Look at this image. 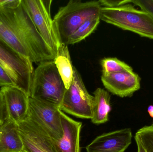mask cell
Segmentation results:
<instances>
[{
	"label": "cell",
	"instance_id": "obj_12",
	"mask_svg": "<svg viewBox=\"0 0 153 152\" xmlns=\"http://www.w3.org/2000/svg\"><path fill=\"white\" fill-rule=\"evenodd\" d=\"M101 80L109 92L120 97H131L141 87V78L134 71L102 75Z\"/></svg>",
	"mask_w": 153,
	"mask_h": 152
},
{
	"label": "cell",
	"instance_id": "obj_18",
	"mask_svg": "<svg viewBox=\"0 0 153 152\" xmlns=\"http://www.w3.org/2000/svg\"><path fill=\"white\" fill-rule=\"evenodd\" d=\"M102 75L124 71H133L132 67L116 58H104L102 60Z\"/></svg>",
	"mask_w": 153,
	"mask_h": 152
},
{
	"label": "cell",
	"instance_id": "obj_19",
	"mask_svg": "<svg viewBox=\"0 0 153 152\" xmlns=\"http://www.w3.org/2000/svg\"><path fill=\"white\" fill-rule=\"evenodd\" d=\"M135 137L140 141L147 152H153V125L146 126L139 129Z\"/></svg>",
	"mask_w": 153,
	"mask_h": 152
},
{
	"label": "cell",
	"instance_id": "obj_14",
	"mask_svg": "<svg viewBox=\"0 0 153 152\" xmlns=\"http://www.w3.org/2000/svg\"><path fill=\"white\" fill-rule=\"evenodd\" d=\"M18 125L7 119L0 125V152H22Z\"/></svg>",
	"mask_w": 153,
	"mask_h": 152
},
{
	"label": "cell",
	"instance_id": "obj_8",
	"mask_svg": "<svg viewBox=\"0 0 153 152\" xmlns=\"http://www.w3.org/2000/svg\"><path fill=\"white\" fill-rule=\"evenodd\" d=\"M59 107L29 97L28 117L53 140L62 138L63 129Z\"/></svg>",
	"mask_w": 153,
	"mask_h": 152
},
{
	"label": "cell",
	"instance_id": "obj_10",
	"mask_svg": "<svg viewBox=\"0 0 153 152\" xmlns=\"http://www.w3.org/2000/svg\"><path fill=\"white\" fill-rule=\"evenodd\" d=\"M4 101L7 119L18 124L28 117L29 96L16 86L0 88Z\"/></svg>",
	"mask_w": 153,
	"mask_h": 152
},
{
	"label": "cell",
	"instance_id": "obj_9",
	"mask_svg": "<svg viewBox=\"0 0 153 152\" xmlns=\"http://www.w3.org/2000/svg\"><path fill=\"white\" fill-rule=\"evenodd\" d=\"M26 152H58L50 137L28 117L17 124Z\"/></svg>",
	"mask_w": 153,
	"mask_h": 152
},
{
	"label": "cell",
	"instance_id": "obj_6",
	"mask_svg": "<svg viewBox=\"0 0 153 152\" xmlns=\"http://www.w3.org/2000/svg\"><path fill=\"white\" fill-rule=\"evenodd\" d=\"M94 96L88 93L82 78L74 67L73 79L66 89L61 110L81 118L90 119L92 117Z\"/></svg>",
	"mask_w": 153,
	"mask_h": 152
},
{
	"label": "cell",
	"instance_id": "obj_1",
	"mask_svg": "<svg viewBox=\"0 0 153 152\" xmlns=\"http://www.w3.org/2000/svg\"><path fill=\"white\" fill-rule=\"evenodd\" d=\"M0 39L32 63L54 60L22 1L16 8L0 7Z\"/></svg>",
	"mask_w": 153,
	"mask_h": 152
},
{
	"label": "cell",
	"instance_id": "obj_3",
	"mask_svg": "<svg viewBox=\"0 0 153 152\" xmlns=\"http://www.w3.org/2000/svg\"><path fill=\"white\" fill-rule=\"evenodd\" d=\"M100 18L123 30L153 39V16L147 12L136 9L130 3L115 7H101Z\"/></svg>",
	"mask_w": 153,
	"mask_h": 152
},
{
	"label": "cell",
	"instance_id": "obj_17",
	"mask_svg": "<svg viewBox=\"0 0 153 152\" xmlns=\"http://www.w3.org/2000/svg\"><path fill=\"white\" fill-rule=\"evenodd\" d=\"M100 20V17H96L89 19L85 21L70 36L67 45L79 43L89 36L98 26Z\"/></svg>",
	"mask_w": 153,
	"mask_h": 152
},
{
	"label": "cell",
	"instance_id": "obj_23",
	"mask_svg": "<svg viewBox=\"0 0 153 152\" xmlns=\"http://www.w3.org/2000/svg\"><path fill=\"white\" fill-rule=\"evenodd\" d=\"M7 120V113L5 109L4 101L0 89V125H1Z\"/></svg>",
	"mask_w": 153,
	"mask_h": 152
},
{
	"label": "cell",
	"instance_id": "obj_11",
	"mask_svg": "<svg viewBox=\"0 0 153 152\" xmlns=\"http://www.w3.org/2000/svg\"><path fill=\"white\" fill-rule=\"evenodd\" d=\"M131 129H124L97 137L85 147L86 152H124L131 143Z\"/></svg>",
	"mask_w": 153,
	"mask_h": 152
},
{
	"label": "cell",
	"instance_id": "obj_4",
	"mask_svg": "<svg viewBox=\"0 0 153 152\" xmlns=\"http://www.w3.org/2000/svg\"><path fill=\"white\" fill-rule=\"evenodd\" d=\"M66 89L53 60L39 63L33 72L30 97L61 109Z\"/></svg>",
	"mask_w": 153,
	"mask_h": 152
},
{
	"label": "cell",
	"instance_id": "obj_22",
	"mask_svg": "<svg viewBox=\"0 0 153 152\" xmlns=\"http://www.w3.org/2000/svg\"><path fill=\"white\" fill-rule=\"evenodd\" d=\"M22 0H0L1 8L13 9L18 7L21 3Z\"/></svg>",
	"mask_w": 153,
	"mask_h": 152
},
{
	"label": "cell",
	"instance_id": "obj_16",
	"mask_svg": "<svg viewBox=\"0 0 153 152\" xmlns=\"http://www.w3.org/2000/svg\"><path fill=\"white\" fill-rule=\"evenodd\" d=\"M53 61L65 88L68 89L73 79L74 67L67 45H60Z\"/></svg>",
	"mask_w": 153,
	"mask_h": 152
},
{
	"label": "cell",
	"instance_id": "obj_20",
	"mask_svg": "<svg viewBox=\"0 0 153 152\" xmlns=\"http://www.w3.org/2000/svg\"><path fill=\"white\" fill-rule=\"evenodd\" d=\"M128 3H133L140 7V9L145 11L147 12L153 17V0H127Z\"/></svg>",
	"mask_w": 153,
	"mask_h": 152
},
{
	"label": "cell",
	"instance_id": "obj_21",
	"mask_svg": "<svg viewBox=\"0 0 153 152\" xmlns=\"http://www.w3.org/2000/svg\"><path fill=\"white\" fill-rule=\"evenodd\" d=\"M7 86H16V85L13 79L0 64V87L1 88Z\"/></svg>",
	"mask_w": 153,
	"mask_h": 152
},
{
	"label": "cell",
	"instance_id": "obj_13",
	"mask_svg": "<svg viewBox=\"0 0 153 152\" xmlns=\"http://www.w3.org/2000/svg\"><path fill=\"white\" fill-rule=\"evenodd\" d=\"M63 129L62 138L53 140L58 152H80V133L82 122L76 121L61 111Z\"/></svg>",
	"mask_w": 153,
	"mask_h": 152
},
{
	"label": "cell",
	"instance_id": "obj_2",
	"mask_svg": "<svg viewBox=\"0 0 153 152\" xmlns=\"http://www.w3.org/2000/svg\"><path fill=\"white\" fill-rule=\"evenodd\" d=\"M99 1H70L60 8L53 19L54 31L59 44L67 45L70 36L87 20L100 17Z\"/></svg>",
	"mask_w": 153,
	"mask_h": 152
},
{
	"label": "cell",
	"instance_id": "obj_7",
	"mask_svg": "<svg viewBox=\"0 0 153 152\" xmlns=\"http://www.w3.org/2000/svg\"><path fill=\"white\" fill-rule=\"evenodd\" d=\"M35 26L55 56L60 46L51 16L52 1L22 0Z\"/></svg>",
	"mask_w": 153,
	"mask_h": 152
},
{
	"label": "cell",
	"instance_id": "obj_5",
	"mask_svg": "<svg viewBox=\"0 0 153 152\" xmlns=\"http://www.w3.org/2000/svg\"><path fill=\"white\" fill-rule=\"evenodd\" d=\"M32 63L0 39V64L13 79L16 86L29 97L34 71Z\"/></svg>",
	"mask_w": 153,
	"mask_h": 152
},
{
	"label": "cell",
	"instance_id": "obj_24",
	"mask_svg": "<svg viewBox=\"0 0 153 152\" xmlns=\"http://www.w3.org/2000/svg\"><path fill=\"white\" fill-rule=\"evenodd\" d=\"M135 140L137 144V148H138V152H147L145 149L144 148L143 146L142 145L140 141L136 137H135Z\"/></svg>",
	"mask_w": 153,
	"mask_h": 152
},
{
	"label": "cell",
	"instance_id": "obj_15",
	"mask_svg": "<svg viewBox=\"0 0 153 152\" xmlns=\"http://www.w3.org/2000/svg\"><path fill=\"white\" fill-rule=\"evenodd\" d=\"M94 95L91 122L96 125L106 123L108 120L109 114L111 110L110 95L107 91L101 88H97Z\"/></svg>",
	"mask_w": 153,
	"mask_h": 152
},
{
	"label": "cell",
	"instance_id": "obj_26",
	"mask_svg": "<svg viewBox=\"0 0 153 152\" xmlns=\"http://www.w3.org/2000/svg\"><path fill=\"white\" fill-rule=\"evenodd\" d=\"M22 152H26L24 151H22Z\"/></svg>",
	"mask_w": 153,
	"mask_h": 152
},
{
	"label": "cell",
	"instance_id": "obj_25",
	"mask_svg": "<svg viewBox=\"0 0 153 152\" xmlns=\"http://www.w3.org/2000/svg\"><path fill=\"white\" fill-rule=\"evenodd\" d=\"M148 112L149 115L153 118V105H150L148 108Z\"/></svg>",
	"mask_w": 153,
	"mask_h": 152
}]
</instances>
